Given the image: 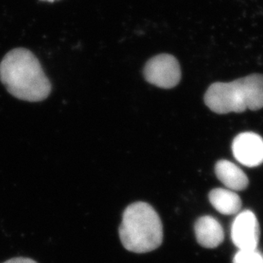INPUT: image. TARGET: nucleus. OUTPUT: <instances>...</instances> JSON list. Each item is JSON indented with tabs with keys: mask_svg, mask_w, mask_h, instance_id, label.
I'll use <instances>...</instances> for the list:
<instances>
[{
	"mask_svg": "<svg viewBox=\"0 0 263 263\" xmlns=\"http://www.w3.org/2000/svg\"><path fill=\"white\" fill-rule=\"evenodd\" d=\"M0 80L10 94L27 102H41L51 91V84L37 58L30 50H10L0 63Z\"/></svg>",
	"mask_w": 263,
	"mask_h": 263,
	"instance_id": "1",
	"label": "nucleus"
},
{
	"mask_svg": "<svg viewBox=\"0 0 263 263\" xmlns=\"http://www.w3.org/2000/svg\"><path fill=\"white\" fill-rule=\"evenodd\" d=\"M119 233L123 246L134 253L154 251L163 241L160 217L144 202L133 203L124 210Z\"/></svg>",
	"mask_w": 263,
	"mask_h": 263,
	"instance_id": "2",
	"label": "nucleus"
},
{
	"mask_svg": "<svg viewBox=\"0 0 263 263\" xmlns=\"http://www.w3.org/2000/svg\"><path fill=\"white\" fill-rule=\"evenodd\" d=\"M206 106L225 115L263 107V75L252 74L230 83H215L204 95Z\"/></svg>",
	"mask_w": 263,
	"mask_h": 263,
	"instance_id": "3",
	"label": "nucleus"
},
{
	"mask_svg": "<svg viewBox=\"0 0 263 263\" xmlns=\"http://www.w3.org/2000/svg\"><path fill=\"white\" fill-rule=\"evenodd\" d=\"M144 77L152 85L164 89H172L178 85L181 78L178 61L172 55L161 54L146 62Z\"/></svg>",
	"mask_w": 263,
	"mask_h": 263,
	"instance_id": "4",
	"label": "nucleus"
},
{
	"mask_svg": "<svg viewBox=\"0 0 263 263\" xmlns=\"http://www.w3.org/2000/svg\"><path fill=\"white\" fill-rule=\"evenodd\" d=\"M231 238L238 250L257 249L260 227L256 215L252 211H242L236 216L232 225Z\"/></svg>",
	"mask_w": 263,
	"mask_h": 263,
	"instance_id": "5",
	"label": "nucleus"
},
{
	"mask_svg": "<svg viewBox=\"0 0 263 263\" xmlns=\"http://www.w3.org/2000/svg\"><path fill=\"white\" fill-rule=\"evenodd\" d=\"M234 158L247 167H256L263 162V139L253 132H243L234 138Z\"/></svg>",
	"mask_w": 263,
	"mask_h": 263,
	"instance_id": "6",
	"label": "nucleus"
},
{
	"mask_svg": "<svg viewBox=\"0 0 263 263\" xmlns=\"http://www.w3.org/2000/svg\"><path fill=\"white\" fill-rule=\"evenodd\" d=\"M195 235L197 241L204 248H216L224 240L222 227L212 216L200 217L195 224Z\"/></svg>",
	"mask_w": 263,
	"mask_h": 263,
	"instance_id": "7",
	"label": "nucleus"
},
{
	"mask_svg": "<svg viewBox=\"0 0 263 263\" xmlns=\"http://www.w3.org/2000/svg\"><path fill=\"white\" fill-rule=\"evenodd\" d=\"M217 178L232 191H241L248 186L249 180L246 173L229 160H220L216 164Z\"/></svg>",
	"mask_w": 263,
	"mask_h": 263,
	"instance_id": "8",
	"label": "nucleus"
},
{
	"mask_svg": "<svg viewBox=\"0 0 263 263\" xmlns=\"http://www.w3.org/2000/svg\"><path fill=\"white\" fill-rule=\"evenodd\" d=\"M209 199L214 208L223 215L237 214L242 207L239 196L235 192L229 189H213L210 193Z\"/></svg>",
	"mask_w": 263,
	"mask_h": 263,
	"instance_id": "9",
	"label": "nucleus"
},
{
	"mask_svg": "<svg viewBox=\"0 0 263 263\" xmlns=\"http://www.w3.org/2000/svg\"><path fill=\"white\" fill-rule=\"evenodd\" d=\"M233 263H263V255L257 250H238Z\"/></svg>",
	"mask_w": 263,
	"mask_h": 263,
	"instance_id": "10",
	"label": "nucleus"
},
{
	"mask_svg": "<svg viewBox=\"0 0 263 263\" xmlns=\"http://www.w3.org/2000/svg\"><path fill=\"white\" fill-rule=\"evenodd\" d=\"M3 263H37L32 259L28 257H15V258L10 259L8 261Z\"/></svg>",
	"mask_w": 263,
	"mask_h": 263,
	"instance_id": "11",
	"label": "nucleus"
},
{
	"mask_svg": "<svg viewBox=\"0 0 263 263\" xmlns=\"http://www.w3.org/2000/svg\"><path fill=\"white\" fill-rule=\"evenodd\" d=\"M40 1H43V2L53 3L55 2V1H58V0H40Z\"/></svg>",
	"mask_w": 263,
	"mask_h": 263,
	"instance_id": "12",
	"label": "nucleus"
}]
</instances>
